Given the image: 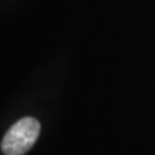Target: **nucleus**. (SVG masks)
I'll list each match as a JSON object with an SVG mask.
<instances>
[{
    "label": "nucleus",
    "mask_w": 155,
    "mask_h": 155,
    "mask_svg": "<svg viewBox=\"0 0 155 155\" xmlns=\"http://www.w3.org/2000/svg\"><path fill=\"white\" fill-rule=\"evenodd\" d=\"M40 133V123L26 116L14 123L3 137L2 150L5 155H23L30 150Z\"/></svg>",
    "instance_id": "1"
}]
</instances>
